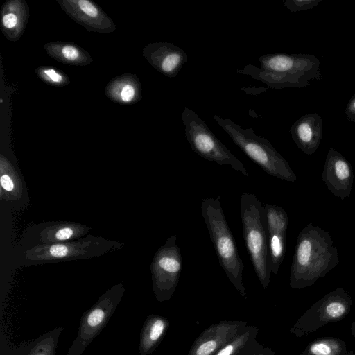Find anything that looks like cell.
I'll use <instances>...</instances> for the list:
<instances>
[{
	"label": "cell",
	"mask_w": 355,
	"mask_h": 355,
	"mask_svg": "<svg viewBox=\"0 0 355 355\" xmlns=\"http://www.w3.org/2000/svg\"><path fill=\"white\" fill-rule=\"evenodd\" d=\"M122 282L106 291L97 302L82 315L78 334L67 355H82L105 327L124 295Z\"/></svg>",
	"instance_id": "ba28073f"
},
{
	"label": "cell",
	"mask_w": 355,
	"mask_h": 355,
	"mask_svg": "<svg viewBox=\"0 0 355 355\" xmlns=\"http://www.w3.org/2000/svg\"><path fill=\"white\" fill-rule=\"evenodd\" d=\"M0 173L1 196L5 193L7 200L20 198L22 193L21 181L12 165L2 155L0 158Z\"/></svg>",
	"instance_id": "cb8c5ba5"
},
{
	"label": "cell",
	"mask_w": 355,
	"mask_h": 355,
	"mask_svg": "<svg viewBox=\"0 0 355 355\" xmlns=\"http://www.w3.org/2000/svg\"><path fill=\"white\" fill-rule=\"evenodd\" d=\"M176 241L175 234L170 236L157 250L150 265L153 291L160 302L171 298L180 277L182 259Z\"/></svg>",
	"instance_id": "30bf717a"
},
{
	"label": "cell",
	"mask_w": 355,
	"mask_h": 355,
	"mask_svg": "<svg viewBox=\"0 0 355 355\" xmlns=\"http://www.w3.org/2000/svg\"><path fill=\"white\" fill-rule=\"evenodd\" d=\"M260 67L247 64L236 73L248 75L274 89L302 88L313 80H320V62L311 54L270 53L259 58Z\"/></svg>",
	"instance_id": "7a4b0ae2"
},
{
	"label": "cell",
	"mask_w": 355,
	"mask_h": 355,
	"mask_svg": "<svg viewBox=\"0 0 355 355\" xmlns=\"http://www.w3.org/2000/svg\"><path fill=\"white\" fill-rule=\"evenodd\" d=\"M248 325L241 320H221L211 324L196 338L188 355H215Z\"/></svg>",
	"instance_id": "4fadbf2b"
},
{
	"label": "cell",
	"mask_w": 355,
	"mask_h": 355,
	"mask_svg": "<svg viewBox=\"0 0 355 355\" xmlns=\"http://www.w3.org/2000/svg\"><path fill=\"white\" fill-rule=\"evenodd\" d=\"M142 55L158 72L174 78L188 61L185 52L179 46L169 42H154L147 44Z\"/></svg>",
	"instance_id": "9a60e30c"
},
{
	"label": "cell",
	"mask_w": 355,
	"mask_h": 355,
	"mask_svg": "<svg viewBox=\"0 0 355 355\" xmlns=\"http://www.w3.org/2000/svg\"><path fill=\"white\" fill-rule=\"evenodd\" d=\"M268 232V257L270 271L278 273L284 260L286 250L288 215L281 207L264 205Z\"/></svg>",
	"instance_id": "7c38bea8"
},
{
	"label": "cell",
	"mask_w": 355,
	"mask_h": 355,
	"mask_svg": "<svg viewBox=\"0 0 355 355\" xmlns=\"http://www.w3.org/2000/svg\"><path fill=\"white\" fill-rule=\"evenodd\" d=\"M169 328L168 320L162 315L147 316L139 336V355H149L159 346Z\"/></svg>",
	"instance_id": "d6986e66"
},
{
	"label": "cell",
	"mask_w": 355,
	"mask_h": 355,
	"mask_svg": "<svg viewBox=\"0 0 355 355\" xmlns=\"http://www.w3.org/2000/svg\"><path fill=\"white\" fill-rule=\"evenodd\" d=\"M35 73L43 83L51 86L62 87L70 83L69 77L53 66L37 67Z\"/></svg>",
	"instance_id": "484cf974"
},
{
	"label": "cell",
	"mask_w": 355,
	"mask_h": 355,
	"mask_svg": "<svg viewBox=\"0 0 355 355\" xmlns=\"http://www.w3.org/2000/svg\"><path fill=\"white\" fill-rule=\"evenodd\" d=\"M258 334L259 329L248 324L215 355H250L263 346L257 340Z\"/></svg>",
	"instance_id": "7402d4cb"
},
{
	"label": "cell",
	"mask_w": 355,
	"mask_h": 355,
	"mask_svg": "<svg viewBox=\"0 0 355 355\" xmlns=\"http://www.w3.org/2000/svg\"><path fill=\"white\" fill-rule=\"evenodd\" d=\"M63 331L60 327L42 335L27 355H55L58 339Z\"/></svg>",
	"instance_id": "d4e9b609"
},
{
	"label": "cell",
	"mask_w": 355,
	"mask_h": 355,
	"mask_svg": "<svg viewBox=\"0 0 355 355\" xmlns=\"http://www.w3.org/2000/svg\"><path fill=\"white\" fill-rule=\"evenodd\" d=\"M220 199V196L216 198L203 199L201 202L202 216L220 266L239 295L247 299L243 283L244 265L239 254L236 241L226 221Z\"/></svg>",
	"instance_id": "3957f363"
},
{
	"label": "cell",
	"mask_w": 355,
	"mask_h": 355,
	"mask_svg": "<svg viewBox=\"0 0 355 355\" xmlns=\"http://www.w3.org/2000/svg\"><path fill=\"white\" fill-rule=\"evenodd\" d=\"M240 214L246 249L256 275L266 289L271 271L265 208L254 194L243 192L240 200Z\"/></svg>",
	"instance_id": "277c9868"
},
{
	"label": "cell",
	"mask_w": 355,
	"mask_h": 355,
	"mask_svg": "<svg viewBox=\"0 0 355 355\" xmlns=\"http://www.w3.org/2000/svg\"><path fill=\"white\" fill-rule=\"evenodd\" d=\"M89 230L86 225L77 223H51L39 232L40 243L37 245H49L74 241L85 235Z\"/></svg>",
	"instance_id": "44dd1931"
},
{
	"label": "cell",
	"mask_w": 355,
	"mask_h": 355,
	"mask_svg": "<svg viewBox=\"0 0 355 355\" xmlns=\"http://www.w3.org/2000/svg\"><path fill=\"white\" fill-rule=\"evenodd\" d=\"M29 7L24 0H9L1 8V30L10 41L19 40L29 19Z\"/></svg>",
	"instance_id": "e0dca14e"
},
{
	"label": "cell",
	"mask_w": 355,
	"mask_h": 355,
	"mask_svg": "<svg viewBox=\"0 0 355 355\" xmlns=\"http://www.w3.org/2000/svg\"><path fill=\"white\" fill-rule=\"evenodd\" d=\"M291 137L305 154L313 155L318 150L323 134V121L317 113L301 116L290 128Z\"/></svg>",
	"instance_id": "2e32d148"
},
{
	"label": "cell",
	"mask_w": 355,
	"mask_h": 355,
	"mask_svg": "<svg viewBox=\"0 0 355 355\" xmlns=\"http://www.w3.org/2000/svg\"><path fill=\"white\" fill-rule=\"evenodd\" d=\"M298 355H355L338 338L322 337L309 343Z\"/></svg>",
	"instance_id": "603a6c76"
},
{
	"label": "cell",
	"mask_w": 355,
	"mask_h": 355,
	"mask_svg": "<svg viewBox=\"0 0 355 355\" xmlns=\"http://www.w3.org/2000/svg\"><path fill=\"white\" fill-rule=\"evenodd\" d=\"M350 331H351V334H352V335L353 336V337H354V339H355V321H354V322L351 324Z\"/></svg>",
	"instance_id": "f546056e"
},
{
	"label": "cell",
	"mask_w": 355,
	"mask_h": 355,
	"mask_svg": "<svg viewBox=\"0 0 355 355\" xmlns=\"http://www.w3.org/2000/svg\"><path fill=\"white\" fill-rule=\"evenodd\" d=\"M119 242L89 235L78 240L49 245H35L24 252L28 261L54 262L98 257L121 248Z\"/></svg>",
	"instance_id": "52a82bcc"
},
{
	"label": "cell",
	"mask_w": 355,
	"mask_h": 355,
	"mask_svg": "<svg viewBox=\"0 0 355 355\" xmlns=\"http://www.w3.org/2000/svg\"><path fill=\"white\" fill-rule=\"evenodd\" d=\"M322 0H286L284 5L291 12L304 11L313 8Z\"/></svg>",
	"instance_id": "4316f807"
},
{
	"label": "cell",
	"mask_w": 355,
	"mask_h": 355,
	"mask_svg": "<svg viewBox=\"0 0 355 355\" xmlns=\"http://www.w3.org/2000/svg\"><path fill=\"white\" fill-rule=\"evenodd\" d=\"M185 136L191 149L200 157L220 165L228 164L245 177L248 169L216 137L193 110L185 107L182 113Z\"/></svg>",
	"instance_id": "8992f818"
},
{
	"label": "cell",
	"mask_w": 355,
	"mask_h": 355,
	"mask_svg": "<svg viewBox=\"0 0 355 355\" xmlns=\"http://www.w3.org/2000/svg\"><path fill=\"white\" fill-rule=\"evenodd\" d=\"M250 355H275V352L272 348L263 345Z\"/></svg>",
	"instance_id": "f1b7e54d"
},
{
	"label": "cell",
	"mask_w": 355,
	"mask_h": 355,
	"mask_svg": "<svg viewBox=\"0 0 355 355\" xmlns=\"http://www.w3.org/2000/svg\"><path fill=\"white\" fill-rule=\"evenodd\" d=\"M339 263L331 236L311 223L298 235L290 272V286L302 289L312 286Z\"/></svg>",
	"instance_id": "6da1fadb"
},
{
	"label": "cell",
	"mask_w": 355,
	"mask_h": 355,
	"mask_svg": "<svg viewBox=\"0 0 355 355\" xmlns=\"http://www.w3.org/2000/svg\"><path fill=\"white\" fill-rule=\"evenodd\" d=\"M322 178L334 196L345 200L351 193L354 173L350 163L336 149L329 148Z\"/></svg>",
	"instance_id": "5bb4252c"
},
{
	"label": "cell",
	"mask_w": 355,
	"mask_h": 355,
	"mask_svg": "<svg viewBox=\"0 0 355 355\" xmlns=\"http://www.w3.org/2000/svg\"><path fill=\"white\" fill-rule=\"evenodd\" d=\"M352 300L343 288H337L315 302L291 328L297 338L311 334L329 323L338 322L350 312Z\"/></svg>",
	"instance_id": "9c48e42d"
},
{
	"label": "cell",
	"mask_w": 355,
	"mask_h": 355,
	"mask_svg": "<svg viewBox=\"0 0 355 355\" xmlns=\"http://www.w3.org/2000/svg\"><path fill=\"white\" fill-rule=\"evenodd\" d=\"M44 49L51 58L65 64L84 67L93 61L86 50L73 42H48L44 45Z\"/></svg>",
	"instance_id": "ffe728a7"
},
{
	"label": "cell",
	"mask_w": 355,
	"mask_h": 355,
	"mask_svg": "<svg viewBox=\"0 0 355 355\" xmlns=\"http://www.w3.org/2000/svg\"><path fill=\"white\" fill-rule=\"evenodd\" d=\"M64 12L89 31L111 33L116 26L113 20L96 3L89 0H57Z\"/></svg>",
	"instance_id": "8fae6325"
},
{
	"label": "cell",
	"mask_w": 355,
	"mask_h": 355,
	"mask_svg": "<svg viewBox=\"0 0 355 355\" xmlns=\"http://www.w3.org/2000/svg\"><path fill=\"white\" fill-rule=\"evenodd\" d=\"M345 114L347 119L355 122V94L348 101L345 107Z\"/></svg>",
	"instance_id": "83f0119b"
},
{
	"label": "cell",
	"mask_w": 355,
	"mask_h": 355,
	"mask_svg": "<svg viewBox=\"0 0 355 355\" xmlns=\"http://www.w3.org/2000/svg\"><path fill=\"white\" fill-rule=\"evenodd\" d=\"M105 94L110 101L120 105L136 103L142 98L140 80L133 73L116 76L106 85Z\"/></svg>",
	"instance_id": "ac0fdd59"
},
{
	"label": "cell",
	"mask_w": 355,
	"mask_h": 355,
	"mask_svg": "<svg viewBox=\"0 0 355 355\" xmlns=\"http://www.w3.org/2000/svg\"><path fill=\"white\" fill-rule=\"evenodd\" d=\"M214 119L233 142L268 174L291 182L297 180L286 160L268 139L257 135L252 128H243L231 119L217 115Z\"/></svg>",
	"instance_id": "5b68a950"
}]
</instances>
